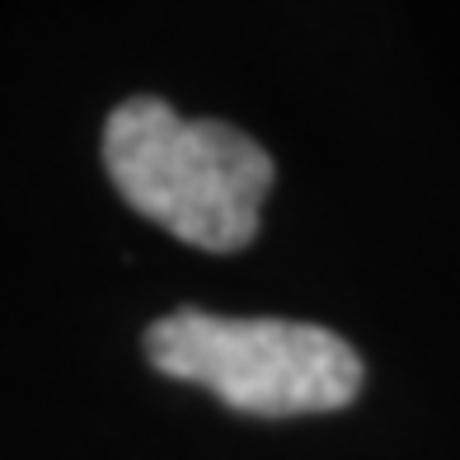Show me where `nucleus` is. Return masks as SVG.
<instances>
[{
  "label": "nucleus",
  "mask_w": 460,
  "mask_h": 460,
  "mask_svg": "<svg viewBox=\"0 0 460 460\" xmlns=\"http://www.w3.org/2000/svg\"><path fill=\"white\" fill-rule=\"evenodd\" d=\"M103 170L132 212L207 254H235L254 240L273 188V160L254 137L230 122L183 118L155 94L109 113Z\"/></svg>",
  "instance_id": "f257e3e1"
},
{
  "label": "nucleus",
  "mask_w": 460,
  "mask_h": 460,
  "mask_svg": "<svg viewBox=\"0 0 460 460\" xmlns=\"http://www.w3.org/2000/svg\"><path fill=\"white\" fill-rule=\"evenodd\" d=\"M146 358L155 371L207 385L221 404L259 418L329 413L362 390V358L352 343L301 320L174 310L146 329Z\"/></svg>",
  "instance_id": "f03ea898"
}]
</instances>
